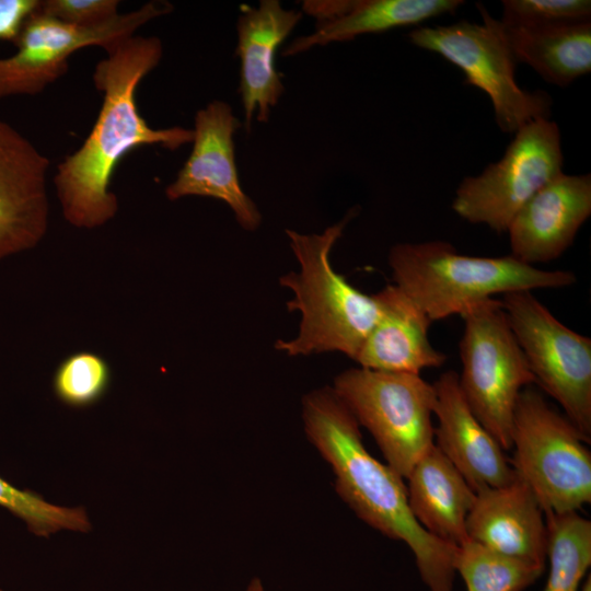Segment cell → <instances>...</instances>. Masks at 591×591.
Instances as JSON below:
<instances>
[{
  "mask_svg": "<svg viewBox=\"0 0 591 591\" xmlns=\"http://www.w3.org/2000/svg\"><path fill=\"white\" fill-rule=\"evenodd\" d=\"M162 40L134 35L99 61L92 80L103 95L96 120L82 144L57 165L53 183L65 219L77 228L105 224L118 210L111 190L114 171L136 148L160 146L174 151L192 143L193 129H154L137 105L140 82L160 63Z\"/></svg>",
  "mask_w": 591,
  "mask_h": 591,
  "instance_id": "obj_1",
  "label": "cell"
},
{
  "mask_svg": "<svg viewBox=\"0 0 591 591\" xmlns=\"http://www.w3.org/2000/svg\"><path fill=\"white\" fill-rule=\"evenodd\" d=\"M302 420L309 440L333 470L339 497L368 525L408 546L428 591H453L457 546L417 522L404 478L369 453L360 425L332 386L304 395Z\"/></svg>",
  "mask_w": 591,
  "mask_h": 591,
  "instance_id": "obj_2",
  "label": "cell"
},
{
  "mask_svg": "<svg viewBox=\"0 0 591 591\" xmlns=\"http://www.w3.org/2000/svg\"><path fill=\"white\" fill-rule=\"evenodd\" d=\"M356 210L322 233L286 230L300 270L281 276L279 283L291 290L286 305L289 312L299 311L301 320L296 337L276 341L278 351L289 357L338 351L355 361L376 323L380 308L374 296L355 288L331 264V252Z\"/></svg>",
  "mask_w": 591,
  "mask_h": 591,
  "instance_id": "obj_3",
  "label": "cell"
},
{
  "mask_svg": "<svg viewBox=\"0 0 591 591\" xmlns=\"http://www.w3.org/2000/svg\"><path fill=\"white\" fill-rule=\"evenodd\" d=\"M394 285L431 322L461 315L495 294L535 289H558L577 282L570 270H545L511 255L468 256L444 241L404 242L389 253Z\"/></svg>",
  "mask_w": 591,
  "mask_h": 591,
  "instance_id": "obj_4",
  "label": "cell"
},
{
  "mask_svg": "<svg viewBox=\"0 0 591 591\" xmlns=\"http://www.w3.org/2000/svg\"><path fill=\"white\" fill-rule=\"evenodd\" d=\"M589 442L573 424L526 386L518 397L511 432L515 476L544 513L578 512L591 502Z\"/></svg>",
  "mask_w": 591,
  "mask_h": 591,
  "instance_id": "obj_5",
  "label": "cell"
},
{
  "mask_svg": "<svg viewBox=\"0 0 591 591\" xmlns=\"http://www.w3.org/2000/svg\"><path fill=\"white\" fill-rule=\"evenodd\" d=\"M460 316L464 321L461 392L479 422L503 450H510L518 397L535 379L501 301L484 300Z\"/></svg>",
  "mask_w": 591,
  "mask_h": 591,
  "instance_id": "obj_6",
  "label": "cell"
},
{
  "mask_svg": "<svg viewBox=\"0 0 591 591\" xmlns=\"http://www.w3.org/2000/svg\"><path fill=\"white\" fill-rule=\"evenodd\" d=\"M332 387L403 478L434 444L436 391L420 374L357 367L337 374Z\"/></svg>",
  "mask_w": 591,
  "mask_h": 591,
  "instance_id": "obj_7",
  "label": "cell"
},
{
  "mask_svg": "<svg viewBox=\"0 0 591 591\" xmlns=\"http://www.w3.org/2000/svg\"><path fill=\"white\" fill-rule=\"evenodd\" d=\"M483 23L459 21L450 25L421 26L408 34L415 46L436 53L462 70L464 82L485 92L498 127L515 132L536 118H549L552 99L544 91L530 92L515 81L517 61L502 24L482 3Z\"/></svg>",
  "mask_w": 591,
  "mask_h": 591,
  "instance_id": "obj_8",
  "label": "cell"
},
{
  "mask_svg": "<svg viewBox=\"0 0 591 591\" xmlns=\"http://www.w3.org/2000/svg\"><path fill=\"white\" fill-rule=\"evenodd\" d=\"M510 327L537 383L591 440V338L563 324L532 291L502 294Z\"/></svg>",
  "mask_w": 591,
  "mask_h": 591,
  "instance_id": "obj_9",
  "label": "cell"
},
{
  "mask_svg": "<svg viewBox=\"0 0 591 591\" xmlns=\"http://www.w3.org/2000/svg\"><path fill=\"white\" fill-rule=\"evenodd\" d=\"M560 131L549 118L533 119L515 132L503 157L477 176L462 179L452 209L462 219L507 232L521 207L563 172Z\"/></svg>",
  "mask_w": 591,
  "mask_h": 591,
  "instance_id": "obj_10",
  "label": "cell"
},
{
  "mask_svg": "<svg viewBox=\"0 0 591 591\" xmlns=\"http://www.w3.org/2000/svg\"><path fill=\"white\" fill-rule=\"evenodd\" d=\"M172 10L167 1H150L102 25L81 27L45 15L37 8L13 44L16 51L0 58V100L42 93L67 73L69 58L76 51L99 46L108 53L149 21Z\"/></svg>",
  "mask_w": 591,
  "mask_h": 591,
  "instance_id": "obj_11",
  "label": "cell"
},
{
  "mask_svg": "<svg viewBox=\"0 0 591 591\" xmlns=\"http://www.w3.org/2000/svg\"><path fill=\"white\" fill-rule=\"evenodd\" d=\"M240 127L231 106L223 101L213 100L197 111L192 152L165 195L170 200L187 196L222 200L244 230L255 231L262 215L244 193L235 163L233 136Z\"/></svg>",
  "mask_w": 591,
  "mask_h": 591,
  "instance_id": "obj_12",
  "label": "cell"
},
{
  "mask_svg": "<svg viewBox=\"0 0 591 591\" xmlns=\"http://www.w3.org/2000/svg\"><path fill=\"white\" fill-rule=\"evenodd\" d=\"M50 161L0 118V260L37 245L48 228Z\"/></svg>",
  "mask_w": 591,
  "mask_h": 591,
  "instance_id": "obj_13",
  "label": "cell"
},
{
  "mask_svg": "<svg viewBox=\"0 0 591 591\" xmlns=\"http://www.w3.org/2000/svg\"><path fill=\"white\" fill-rule=\"evenodd\" d=\"M591 215V175L559 173L515 213L507 233L511 256L528 265L558 258Z\"/></svg>",
  "mask_w": 591,
  "mask_h": 591,
  "instance_id": "obj_14",
  "label": "cell"
},
{
  "mask_svg": "<svg viewBox=\"0 0 591 591\" xmlns=\"http://www.w3.org/2000/svg\"><path fill=\"white\" fill-rule=\"evenodd\" d=\"M432 384L438 449L474 491L513 482L515 474L505 450L471 410L461 392L459 374L445 371Z\"/></svg>",
  "mask_w": 591,
  "mask_h": 591,
  "instance_id": "obj_15",
  "label": "cell"
},
{
  "mask_svg": "<svg viewBox=\"0 0 591 591\" xmlns=\"http://www.w3.org/2000/svg\"><path fill=\"white\" fill-rule=\"evenodd\" d=\"M241 9L235 55L241 61L240 93L245 128L250 131L254 112L257 111L258 121H267L283 93L275 55L302 13L283 9L278 0H262L257 8L243 5Z\"/></svg>",
  "mask_w": 591,
  "mask_h": 591,
  "instance_id": "obj_16",
  "label": "cell"
},
{
  "mask_svg": "<svg viewBox=\"0 0 591 591\" xmlns=\"http://www.w3.org/2000/svg\"><path fill=\"white\" fill-rule=\"evenodd\" d=\"M466 533L468 540L497 553L544 566L547 560L545 514L517 476L508 485L476 491Z\"/></svg>",
  "mask_w": 591,
  "mask_h": 591,
  "instance_id": "obj_17",
  "label": "cell"
},
{
  "mask_svg": "<svg viewBox=\"0 0 591 591\" xmlns=\"http://www.w3.org/2000/svg\"><path fill=\"white\" fill-rule=\"evenodd\" d=\"M373 296L380 315L355 359L359 367L420 374L447 361L448 356L430 343L432 322L398 287L387 285Z\"/></svg>",
  "mask_w": 591,
  "mask_h": 591,
  "instance_id": "obj_18",
  "label": "cell"
},
{
  "mask_svg": "<svg viewBox=\"0 0 591 591\" xmlns=\"http://www.w3.org/2000/svg\"><path fill=\"white\" fill-rule=\"evenodd\" d=\"M405 479L410 511L422 529L453 546L468 540L466 520L476 491L436 444Z\"/></svg>",
  "mask_w": 591,
  "mask_h": 591,
  "instance_id": "obj_19",
  "label": "cell"
},
{
  "mask_svg": "<svg viewBox=\"0 0 591 591\" xmlns=\"http://www.w3.org/2000/svg\"><path fill=\"white\" fill-rule=\"evenodd\" d=\"M501 24L514 60L529 65L547 82L566 86L591 71V22Z\"/></svg>",
  "mask_w": 591,
  "mask_h": 591,
  "instance_id": "obj_20",
  "label": "cell"
},
{
  "mask_svg": "<svg viewBox=\"0 0 591 591\" xmlns=\"http://www.w3.org/2000/svg\"><path fill=\"white\" fill-rule=\"evenodd\" d=\"M463 4L462 0H352L348 11L336 19L320 22L315 32L291 42L282 55L293 56L314 46L351 40L362 34L417 25L453 13Z\"/></svg>",
  "mask_w": 591,
  "mask_h": 591,
  "instance_id": "obj_21",
  "label": "cell"
},
{
  "mask_svg": "<svg viewBox=\"0 0 591 591\" xmlns=\"http://www.w3.org/2000/svg\"><path fill=\"white\" fill-rule=\"evenodd\" d=\"M544 514L549 570L543 591H579L591 566V521L578 512Z\"/></svg>",
  "mask_w": 591,
  "mask_h": 591,
  "instance_id": "obj_22",
  "label": "cell"
},
{
  "mask_svg": "<svg viewBox=\"0 0 591 591\" xmlns=\"http://www.w3.org/2000/svg\"><path fill=\"white\" fill-rule=\"evenodd\" d=\"M454 569L467 591H524L542 576L545 566L466 540L456 548Z\"/></svg>",
  "mask_w": 591,
  "mask_h": 591,
  "instance_id": "obj_23",
  "label": "cell"
},
{
  "mask_svg": "<svg viewBox=\"0 0 591 591\" xmlns=\"http://www.w3.org/2000/svg\"><path fill=\"white\" fill-rule=\"evenodd\" d=\"M0 507L23 520L38 536H48L59 530L88 532L91 524L84 508H66L47 502L36 493L19 489L0 476Z\"/></svg>",
  "mask_w": 591,
  "mask_h": 591,
  "instance_id": "obj_24",
  "label": "cell"
},
{
  "mask_svg": "<svg viewBox=\"0 0 591 591\" xmlns=\"http://www.w3.org/2000/svg\"><path fill=\"white\" fill-rule=\"evenodd\" d=\"M111 379V368L103 357L80 351L60 362L53 378V390L62 404L84 408L106 394Z\"/></svg>",
  "mask_w": 591,
  "mask_h": 591,
  "instance_id": "obj_25",
  "label": "cell"
},
{
  "mask_svg": "<svg viewBox=\"0 0 591 591\" xmlns=\"http://www.w3.org/2000/svg\"><path fill=\"white\" fill-rule=\"evenodd\" d=\"M501 23L544 26L591 22L589 0H503Z\"/></svg>",
  "mask_w": 591,
  "mask_h": 591,
  "instance_id": "obj_26",
  "label": "cell"
},
{
  "mask_svg": "<svg viewBox=\"0 0 591 591\" xmlns=\"http://www.w3.org/2000/svg\"><path fill=\"white\" fill-rule=\"evenodd\" d=\"M119 3L118 0H40L38 11L71 25L93 27L116 18Z\"/></svg>",
  "mask_w": 591,
  "mask_h": 591,
  "instance_id": "obj_27",
  "label": "cell"
},
{
  "mask_svg": "<svg viewBox=\"0 0 591 591\" xmlns=\"http://www.w3.org/2000/svg\"><path fill=\"white\" fill-rule=\"evenodd\" d=\"M40 0H0V40L14 44L26 19Z\"/></svg>",
  "mask_w": 591,
  "mask_h": 591,
  "instance_id": "obj_28",
  "label": "cell"
},
{
  "mask_svg": "<svg viewBox=\"0 0 591 591\" xmlns=\"http://www.w3.org/2000/svg\"><path fill=\"white\" fill-rule=\"evenodd\" d=\"M245 591H265L262 580L257 577L250 580Z\"/></svg>",
  "mask_w": 591,
  "mask_h": 591,
  "instance_id": "obj_29",
  "label": "cell"
},
{
  "mask_svg": "<svg viewBox=\"0 0 591 591\" xmlns=\"http://www.w3.org/2000/svg\"><path fill=\"white\" fill-rule=\"evenodd\" d=\"M579 591H591V577L590 575L586 576L583 581L580 584Z\"/></svg>",
  "mask_w": 591,
  "mask_h": 591,
  "instance_id": "obj_30",
  "label": "cell"
},
{
  "mask_svg": "<svg viewBox=\"0 0 591 591\" xmlns=\"http://www.w3.org/2000/svg\"><path fill=\"white\" fill-rule=\"evenodd\" d=\"M0 591H3V590H0Z\"/></svg>",
  "mask_w": 591,
  "mask_h": 591,
  "instance_id": "obj_31",
  "label": "cell"
}]
</instances>
